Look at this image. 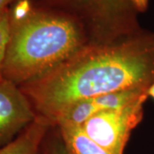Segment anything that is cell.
<instances>
[{
    "label": "cell",
    "instance_id": "obj_12",
    "mask_svg": "<svg viewBox=\"0 0 154 154\" xmlns=\"http://www.w3.org/2000/svg\"><path fill=\"white\" fill-rule=\"evenodd\" d=\"M38 154H40V152H39V153H38Z\"/></svg>",
    "mask_w": 154,
    "mask_h": 154
},
{
    "label": "cell",
    "instance_id": "obj_8",
    "mask_svg": "<svg viewBox=\"0 0 154 154\" xmlns=\"http://www.w3.org/2000/svg\"><path fill=\"white\" fill-rule=\"evenodd\" d=\"M11 33L10 7L0 11V82L4 80L3 69Z\"/></svg>",
    "mask_w": 154,
    "mask_h": 154
},
{
    "label": "cell",
    "instance_id": "obj_10",
    "mask_svg": "<svg viewBox=\"0 0 154 154\" xmlns=\"http://www.w3.org/2000/svg\"><path fill=\"white\" fill-rule=\"evenodd\" d=\"M17 0H0V11L5 8L10 7V5L13 4Z\"/></svg>",
    "mask_w": 154,
    "mask_h": 154
},
{
    "label": "cell",
    "instance_id": "obj_5",
    "mask_svg": "<svg viewBox=\"0 0 154 154\" xmlns=\"http://www.w3.org/2000/svg\"><path fill=\"white\" fill-rule=\"evenodd\" d=\"M51 127L45 118L37 116L15 140L0 147V154H38Z\"/></svg>",
    "mask_w": 154,
    "mask_h": 154
},
{
    "label": "cell",
    "instance_id": "obj_11",
    "mask_svg": "<svg viewBox=\"0 0 154 154\" xmlns=\"http://www.w3.org/2000/svg\"><path fill=\"white\" fill-rule=\"evenodd\" d=\"M147 96L154 100V83H152L147 89Z\"/></svg>",
    "mask_w": 154,
    "mask_h": 154
},
{
    "label": "cell",
    "instance_id": "obj_7",
    "mask_svg": "<svg viewBox=\"0 0 154 154\" xmlns=\"http://www.w3.org/2000/svg\"><path fill=\"white\" fill-rule=\"evenodd\" d=\"M59 133L73 154H110L88 137L82 128L60 127Z\"/></svg>",
    "mask_w": 154,
    "mask_h": 154
},
{
    "label": "cell",
    "instance_id": "obj_1",
    "mask_svg": "<svg viewBox=\"0 0 154 154\" xmlns=\"http://www.w3.org/2000/svg\"><path fill=\"white\" fill-rule=\"evenodd\" d=\"M154 83V33L139 30L109 42L89 43L43 76L20 86L37 116L53 125L67 106L81 99Z\"/></svg>",
    "mask_w": 154,
    "mask_h": 154
},
{
    "label": "cell",
    "instance_id": "obj_6",
    "mask_svg": "<svg viewBox=\"0 0 154 154\" xmlns=\"http://www.w3.org/2000/svg\"><path fill=\"white\" fill-rule=\"evenodd\" d=\"M100 110L92 99H81L67 106L57 116L53 125L60 127L82 128L90 117Z\"/></svg>",
    "mask_w": 154,
    "mask_h": 154
},
{
    "label": "cell",
    "instance_id": "obj_9",
    "mask_svg": "<svg viewBox=\"0 0 154 154\" xmlns=\"http://www.w3.org/2000/svg\"><path fill=\"white\" fill-rule=\"evenodd\" d=\"M60 134V133H59ZM40 154H73L61 137L60 139H48L47 134L45 138L43 144L40 149Z\"/></svg>",
    "mask_w": 154,
    "mask_h": 154
},
{
    "label": "cell",
    "instance_id": "obj_3",
    "mask_svg": "<svg viewBox=\"0 0 154 154\" xmlns=\"http://www.w3.org/2000/svg\"><path fill=\"white\" fill-rule=\"evenodd\" d=\"M146 99L118 110H101L90 117L82 129L110 154H123L133 129L143 118Z\"/></svg>",
    "mask_w": 154,
    "mask_h": 154
},
{
    "label": "cell",
    "instance_id": "obj_4",
    "mask_svg": "<svg viewBox=\"0 0 154 154\" xmlns=\"http://www.w3.org/2000/svg\"><path fill=\"white\" fill-rule=\"evenodd\" d=\"M37 114L19 86L0 82V147L10 143L36 119Z\"/></svg>",
    "mask_w": 154,
    "mask_h": 154
},
{
    "label": "cell",
    "instance_id": "obj_2",
    "mask_svg": "<svg viewBox=\"0 0 154 154\" xmlns=\"http://www.w3.org/2000/svg\"><path fill=\"white\" fill-rule=\"evenodd\" d=\"M3 69L5 80L22 86L60 66L89 43L86 28L64 11L17 0Z\"/></svg>",
    "mask_w": 154,
    "mask_h": 154
}]
</instances>
